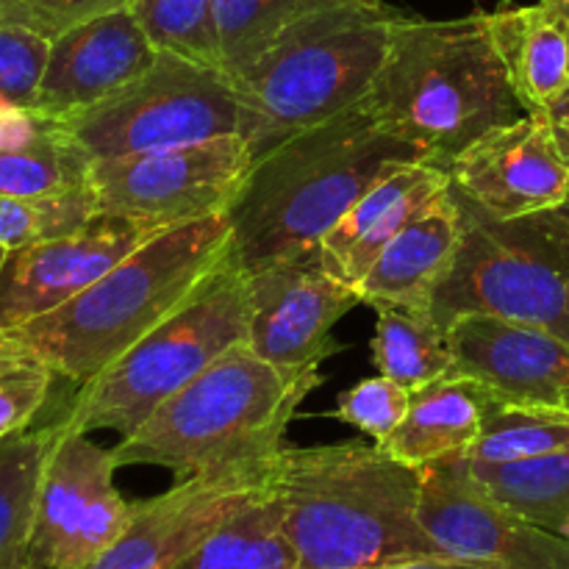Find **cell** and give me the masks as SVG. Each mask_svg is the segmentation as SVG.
<instances>
[{
	"label": "cell",
	"instance_id": "1",
	"mask_svg": "<svg viewBox=\"0 0 569 569\" xmlns=\"http://www.w3.org/2000/svg\"><path fill=\"white\" fill-rule=\"evenodd\" d=\"M426 156L381 126L367 100L295 133L253 161L228 209L231 244L248 272L320 253L339 217L395 167Z\"/></svg>",
	"mask_w": 569,
	"mask_h": 569
},
{
	"label": "cell",
	"instance_id": "2",
	"mask_svg": "<svg viewBox=\"0 0 569 569\" xmlns=\"http://www.w3.org/2000/svg\"><path fill=\"white\" fill-rule=\"evenodd\" d=\"M270 483L298 569H376L445 556L420 520V467L383 445L283 448Z\"/></svg>",
	"mask_w": 569,
	"mask_h": 569
},
{
	"label": "cell",
	"instance_id": "3",
	"mask_svg": "<svg viewBox=\"0 0 569 569\" xmlns=\"http://www.w3.org/2000/svg\"><path fill=\"white\" fill-rule=\"evenodd\" d=\"M367 106L387 131L445 170L483 133L528 114L492 42L487 11L459 20L400 17Z\"/></svg>",
	"mask_w": 569,
	"mask_h": 569
},
{
	"label": "cell",
	"instance_id": "4",
	"mask_svg": "<svg viewBox=\"0 0 569 569\" xmlns=\"http://www.w3.org/2000/svg\"><path fill=\"white\" fill-rule=\"evenodd\" d=\"M320 372L287 378L237 345L167 398L131 437L111 448L117 467H161L178 481L203 476H270L289 422Z\"/></svg>",
	"mask_w": 569,
	"mask_h": 569
},
{
	"label": "cell",
	"instance_id": "5",
	"mask_svg": "<svg viewBox=\"0 0 569 569\" xmlns=\"http://www.w3.org/2000/svg\"><path fill=\"white\" fill-rule=\"evenodd\" d=\"M231 248L228 211L172 228L128 253L50 315L0 331L53 376L87 383L164 322Z\"/></svg>",
	"mask_w": 569,
	"mask_h": 569
},
{
	"label": "cell",
	"instance_id": "6",
	"mask_svg": "<svg viewBox=\"0 0 569 569\" xmlns=\"http://www.w3.org/2000/svg\"><path fill=\"white\" fill-rule=\"evenodd\" d=\"M400 17L383 0H315L233 76L253 161L367 100Z\"/></svg>",
	"mask_w": 569,
	"mask_h": 569
},
{
	"label": "cell",
	"instance_id": "7",
	"mask_svg": "<svg viewBox=\"0 0 569 569\" xmlns=\"http://www.w3.org/2000/svg\"><path fill=\"white\" fill-rule=\"evenodd\" d=\"M248 270L233 244L200 287L103 372L81 383L56 420L64 431L131 437L167 398L237 345H248Z\"/></svg>",
	"mask_w": 569,
	"mask_h": 569
},
{
	"label": "cell",
	"instance_id": "8",
	"mask_svg": "<svg viewBox=\"0 0 569 569\" xmlns=\"http://www.w3.org/2000/svg\"><path fill=\"white\" fill-rule=\"evenodd\" d=\"M453 194L461 211V239L433 295L431 320L448 331L461 317L483 315L548 328L567 339L569 272L520 220H498L456 189Z\"/></svg>",
	"mask_w": 569,
	"mask_h": 569
},
{
	"label": "cell",
	"instance_id": "9",
	"mask_svg": "<svg viewBox=\"0 0 569 569\" xmlns=\"http://www.w3.org/2000/svg\"><path fill=\"white\" fill-rule=\"evenodd\" d=\"M61 122L92 159H117L231 137L242 109L228 72L159 50L142 76Z\"/></svg>",
	"mask_w": 569,
	"mask_h": 569
},
{
	"label": "cell",
	"instance_id": "10",
	"mask_svg": "<svg viewBox=\"0 0 569 569\" xmlns=\"http://www.w3.org/2000/svg\"><path fill=\"white\" fill-rule=\"evenodd\" d=\"M253 167L242 133L150 153L92 159L98 214L142 222L153 233L172 231L231 209Z\"/></svg>",
	"mask_w": 569,
	"mask_h": 569
},
{
	"label": "cell",
	"instance_id": "11",
	"mask_svg": "<svg viewBox=\"0 0 569 569\" xmlns=\"http://www.w3.org/2000/svg\"><path fill=\"white\" fill-rule=\"evenodd\" d=\"M89 433L59 428L37 492L28 567L87 569L133 515L114 487L117 459Z\"/></svg>",
	"mask_w": 569,
	"mask_h": 569
},
{
	"label": "cell",
	"instance_id": "12",
	"mask_svg": "<svg viewBox=\"0 0 569 569\" xmlns=\"http://www.w3.org/2000/svg\"><path fill=\"white\" fill-rule=\"evenodd\" d=\"M420 520L445 556L500 569H569L567 539L500 503L467 453L420 467Z\"/></svg>",
	"mask_w": 569,
	"mask_h": 569
},
{
	"label": "cell",
	"instance_id": "13",
	"mask_svg": "<svg viewBox=\"0 0 569 569\" xmlns=\"http://www.w3.org/2000/svg\"><path fill=\"white\" fill-rule=\"evenodd\" d=\"M248 348L287 378L320 372L342 345L333 326L361 303L359 289L322 264L320 253L248 272Z\"/></svg>",
	"mask_w": 569,
	"mask_h": 569
},
{
	"label": "cell",
	"instance_id": "14",
	"mask_svg": "<svg viewBox=\"0 0 569 569\" xmlns=\"http://www.w3.org/2000/svg\"><path fill=\"white\" fill-rule=\"evenodd\" d=\"M153 237L137 220L94 214L64 237L9 250L0 270V331L56 311Z\"/></svg>",
	"mask_w": 569,
	"mask_h": 569
},
{
	"label": "cell",
	"instance_id": "15",
	"mask_svg": "<svg viewBox=\"0 0 569 569\" xmlns=\"http://www.w3.org/2000/svg\"><path fill=\"white\" fill-rule=\"evenodd\" d=\"M448 172L456 192L498 220L537 214L569 194V167L539 114L487 131L456 156Z\"/></svg>",
	"mask_w": 569,
	"mask_h": 569
},
{
	"label": "cell",
	"instance_id": "16",
	"mask_svg": "<svg viewBox=\"0 0 569 569\" xmlns=\"http://www.w3.org/2000/svg\"><path fill=\"white\" fill-rule=\"evenodd\" d=\"M270 476L187 478L156 498L139 500L126 531L87 569H172L203 542L206 533L261 492Z\"/></svg>",
	"mask_w": 569,
	"mask_h": 569
},
{
	"label": "cell",
	"instance_id": "17",
	"mask_svg": "<svg viewBox=\"0 0 569 569\" xmlns=\"http://www.w3.org/2000/svg\"><path fill=\"white\" fill-rule=\"evenodd\" d=\"M453 372L495 398L569 411V342L548 328L470 315L448 328Z\"/></svg>",
	"mask_w": 569,
	"mask_h": 569
},
{
	"label": "cell",
	"instance_id": "18",
	"mask_svg": "<svg viewBox=\"0 0 569 569\" xmlns=\"http://www.w3.org/2000/svg\"><path fill=\"white\" fill-rule=\"evenodd\" d=\"M156 56L131 9L94 17L50 42L37 111L70 120L142 76Z\"/></svg>",
	"mask_w": 569,
	"mask_h": 569
},
{
	"label": "cell",
	"instance_id": "19",
	"mask_svg": "<svg viewBox=\"0 0 569 569\" xmlns=\"http://www.w3.org/2000/svg\"><path fill=\"white\" fill-rule=\"evenodd\" d=\"M450 187V172L431 161L395 167L381 181L372 183L322 237V264L345 283L359 289L383 248L428 206L445 198Z\"/></svg>",
	"mask_w": 569,
	"mask_h": 569
},
{
	"label": "cell",
	"instance_id": "20",
	"mask_svg": "<svg viewBox=\"0 0 569 569\" xmlns=\"http://www.w3.org/2000/svg\"><path fill=\"white\" fill-rule=\"evenodd\" d=\"M461 239V211L453 187L428 206L383 248L372 270L359 283L361 303L398 306L431 317L433 295L453 264Z\"/></svg>",
	"mask_w": 569,
	"mask_h": 569
},
{
	"label": "cell",
	"instance_id": "21",
	"mask_svg": "<svg viewBox=\"0 0 569 569\" xmlns=\"http://www.w3.org/2000/svg\"><path fill=\"white\" fill-rule=\"evenodd\" d=\"M489 33L528 114H542L569 87V26L550 0L487 11Z\"/></svg>",
	"mask_w": 569,
	"mask_h": 569
},
{
	"label": "cell",
	"instance_id": "22",
	"mask_svg": "<svg viewBox=\"0 0 569 569\" xmlns=\"http://www.w3.org/2000/svg\"><path fill=\"white\" fill-rule=\"evenodd\" d=\"M487 403L489 389L483 383L448 372L439 381L411 392L409 415L383 448L411 467L431 465L445 456L470 453L481 437Z\"/></svg>",
	"mask_w": 569,
	"mask_h": 569
},
{
	"label": "cell",
	"instance_id": "23",
	"mask_svg": "<svg viewBox=\"0 0 569 569\" xmlns=\"http://www.w3.org/2000/svg\"><path fill=\"white\" fill-rule=\"evenodd\" d=\"M172 569H298L283 503L272 483L206 533Z\"/></svg>",
	"mask_w": 569,
	"mask_h": 569
},
{
	"label": "cell",
	"instance_id": "24",
	"mask_svg": "<svg viewBox=\"0 0 569 569\" xmlns=\"http://www.w3.org/2000/svg\"><path fill=\"white\" fill-rule=\"evenodd\" d=\"M92 156L50 117L37 139L0 153V194L14 198H61L92 189Z\"/></svg>",
	"mask_w": 569,
	"mask_h": 569
},
{
	"label": "cell",
	"instance_id": "25",
	"mask_svg": "<svg viewBox=\"0 0 569 569\" xmlns=\"http://www.w3.org/2000/svg\"><path fill=\"white\" fill-rule=\"evenodd\" d=\"M59 426L20 431L0 442V569L28 565L37 492Z\"/></svg>",
	"mask_w": 569,
	"mask_h": 569
},
{
	"label": "cell",
	"instance_id": "26",
	"mask_svg": "<svg viewBox=\"0 0 569 569\" xmlns=\"http://www.w3.org/2000/svg\"><path fill=\"white\" fill-rule=\"evenodd\" d=\"M376 311L372 361L381 376L392 378L409 392H417L453 372L448 331H442L431 317L398 306H378Z\"/></svg>",
	"mask_w": 569,
	"mask_h": 569
},
{
	"label": "cell",
	"instance_id": "27",
	"mask_svg": "<svg viewBox=\"0 0 569 569\" xmlns=\"http://www.w3.org/2000/svg\"><path fill=\"white\" fill-rule=\"evenodd\" d=\"M478 481L526 520L561 533L569 520V445L515 465H476Z\"/></svg>",
	"mask_w": 569,
	"mask_h": 569
},
{
	"label": "cell",
	"instance_id": "28",
	"mask_svg": "<svg viewBox=\"0 0 569 569\" xmlns=\"http://www.w3.org/2000/svg\"><path fill=\"white\" fill-rule=\"evenodd\" d=\"M569 445V411L500 400L489 392L481 437L472 445L476 465H515Z\"/></svg>",
	"mask_w": 569,
	"mask_h": 569
},
{
	"label": "cell",
	"instance_id": "29",
	"mask_svg": "<svg viewBox=\"0 0 569 569\" xmlns=\"http://www.w3.org/2000/svg\"><path fill=\"white\" fill-rule=\"evenodd\" d=\"M131 11L156 50L222 70L214 0H133Z\"/></svg>",
	"mask_w": 569,
	"mask_h": 569
},
{
	"label": "cell",
	"instance_id": "30",
	"mask_svg": "<svg viewBox=\"0 0 569 569\" xmlns=\"http://www.w3.org/2000/svg\"><path fill=\"white\" fill-rule=\"evenodd\" d=\"M315 0H214L222 70L239 76Z\"/></svg>",
	"mask_w": 569,
	"mask_h": 569
},
{
	"label": "cell",
	"instance_id": "31",
	"mask_svg": "<svg viewBox=\"0 0 569 569\" xmlns=\"http://www.w3.org/2000/svg\"><path fill=\"white\" fill-rule=\"evenodd\" d=\"M98 214L92 189L61 198L0 194V248L20 250L78 231Z\"/></svg>",
	"mask_w": 569,
	"mask_h": 569
},
{
	"label": "cell",
	"instance_id": "32",
	"mask_svg": "<svg viewBox=\"0 0 569 569\" xmlns=\"http://www.w3.org/2000/svg\"><path fill=\"white\" fill-rule=\"evenodd\" d=\"M53 372L0 337V442L26 431L48 400Z\"/></svg>",
	"mask_w": 569,
	"mask_h": 569
},
{
	"label": "cell",
	"instance_id": "33",
	"mask_svg": "<svg viewBox=\"0 0 569 569\" xmlns=\"http://www.w3.org/2000/svg\"><path fill=\"white\" fill-rule=\"evenodd\" d=\"M50 59V39L0 22V106L37 109Z\"/></svg>",
	"mask_w": 569,
	"mask_h": 569
},
{
	"label": "cell",
	"instance_id": "34",
	"mask_svg": "<svg viewBox=\"0 0 569 569\" xmlns=\"http://www.w3.org/2000/svg\"><path fill=\"white\" fill-rule=\"evenodd\" d=\"M411 392L406 387H400L398 381L387 376L365 378L356 387L345 389L339 395L337 415L342 422H350L359 431H365L367 437L376 439L378 445L387 442L395 431L400 428V422L409 415Z\"/></svg>",
	"mask_w": 569,
	"mask_h": 569
},
{
	"label": "cell",
	"instance_id": "35",
	"mask_svg": "<svg viewBox=\"0 0 569 569\" xmlns=\"http://www.w3.org/2000/svg\"><path fill=\"white\" fill-rule=\"evenodd\" d=\"M131 3L133 0H0V22L28 28L53 42L76 26L109 11L131 9Z\"/></svg>",
	"mask_w": 569,
	"mask_h": 569
},
{
	"label": "cell",
	"instance_id": "36",
	"mask_svg": "<svg viewBox=\"0 0 569 569\" xmlns=\"http://www.w3.org/2000/svg\"><path fill=\"white\" fill-rule=\"evenodd\" d=\"M526 231L569 272V194L537 214L520 217Z\"/></svg>",
	"mask_w": 569,
	"mask_h": 569
},
{
	"label": "cell",
	"instance_id": "37",
	"mask_svg": "<svg viewBox=\"0 0 569 569\" xmlns=\"http://www.w3.org/2000/svg\"><path fill=\"white\" fill-rule=\"evenodd\" d=\"M50 117L39 114L37 109H20V106H0V153L28 144L42 133Z\"/></svg>",
	"mask_w": 569,
	"mask_h": 569
},
{
	"label": "cell",
	"instance_id": "38",
	"mask_svg": "<svg viewBox=\"0 0 569 569\" xmlns=\"http://www.w3.org/2000/svg\"><path fill=\"white\" fill-rule=\"evenodd\" d=\"M539 117H545L550 133H553L556 148H559L561 159L569 167V87Z\"/></svg>",
	"mask_w": 569,
	"mask_h": 569
},
{
	"label": "cell",
	"instance_id": "39",
	"mask_svg": "<svg viewBox=\"0 0 569 569\" xmlns=\"http://www.w3.org/2000/svg\"><path fill=\"white\" fill-rule=\"evenodd\" d=\"M376 569H500V567L483 565V561L456 559V556H422V559L395 561V565H383Z\"/></svg>",
	"mask_w": 569,
	"mask_h": 569
},
{
	"label": "cell",
	"instance_id": "40",
	"mask_svg": "<svg viewBox=\"0 0 569 569\" xmlns=\"http://www.w3.org/2000/svg\"><path fill=\"white\" fill-rule=\"evenodd\" d=\"M550 3H553L556 9H559L561 14H565V20H567V26H569V0H550Z\"/></svg>",
	"mask_w": 569,
	"mask_h": 569
},
{
	"label": "cell",
	"instance_id": "41",
	"mask_svg": "<svg viewBox=\"0 0 569 569\" xmlns=\"http://www.w3.org/2000/svg\"><path fill=\"white\" fill-rule=\"evenodd\" d=\"M6 256H9V250H6V248H0V270H3V261H6Z\"/></svg>",
	"mask_w": 569,
	"mask_h": 569
},
{
	"label": "cell",
	"instance_id": "42",
	"mask_svg": "<svg viewBox=\"0 0 569 569\" xmlns=\"http://www.w3.org/2000/svg\"><path fill=\"white\" fill-rule=\"evenodd\" d=\"M561 537H565V539H567V542H569V520L565 522V528H561Z\"/></svg>",
	"mask_w": 569,
	"mask_h": 569
},
{
	"label": "cell",
	"instance_id": "43",
	"mask_svg": "<svg viewBox=\"0 0 569 569\" xmlns=\"http://www.w3.org/2000/svg\"><path fill=\"white\" fill-rule=\"evenodd\" d=\"M6 569H31L28 565H22V567H6Z\"/></svg>",
	"mask_w": 569,
	"mask_h": 569
},
{
	"label": "cell",
	"instance_id": "44",
	"mask_svg": "<svg viewBox=\"0 0 569 569\" xmlns=\"http://www.w3.org/2000/svg\"><path fill=\"white\" fill-rule=\"evenodd\" d=\"M567 298H569V276H567Z\"/></svg>",
	"mask_w": 569,
	"mask_h": 569
},
{
	"label": "cell",
	"instance_id": "45",
	"mask_svg": "<svg viewBox=\"0 0 569 569\" xmlns=\"http://www.w3.org/2000/svg\"><path fill=\"white\" fill-rule=\"evenodd\" d=\"M567 342H569V337H567Z\"/></svg>",
	"mask_w": 569,
	"mask_h": 569
}]
</instances>
